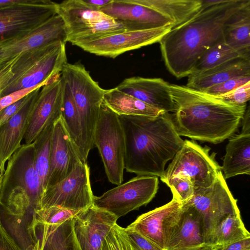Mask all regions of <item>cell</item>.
Returning <instances> with one entry per match:
<instances>
[{
	"instance_id": "cell-1",
	"label": "cell",
	"mask_w": 250,
	"mask_h": 250,
	"mask_svg": "<svg viewBox=\"0 0 250 250\" xmlns=\"http://www.w3.org/2000/svg\"><path fill=\"white\" fill-rule=\"evenodd\" d=\"M250 0H229L201 9L184 23L172 27L159 42L168 71L177 79L188 77L204 53L223 39L225 23Z\"/></svg>"
},
{
	"instance_id": "cell-2",
	"label": "cell",
	"mask_w": 250,
	"mask_h": 250,
	"mask_svg": "<svg viewBox=\"0 0 250 250\" xmlns=\"http://www.w3.org/2000/svg\"><path fill=\"white\" fill-rule=\"evenodd\" d=\"M172 121L179 136L220 143L237 131L247 105H236L186 85L169 83Z\"/></svg>"
},
{
	"instance_id": "cell-3",
	"label": "cell",
	"mask_w": 250,
	"mask_h": 250,
	"mask_svg": "<svg viewBox=\"0 0 250 250\" xmlns=\"http://www.w3.org/2000/svg\"><path fill=\"white\" fill-rule=\"evenodd\" d=\"M119 117L125 136V169L137 175L161 178L167 163L184 143L176 132L171 114Z\"/></svg>"
},
{
	"instance_id": "cell-4",
	"label": "cell",
	"mask_w": 250,
	"mask_h": 250,
	"mask_svg": "<svg viewBox=\"0 0 250 250\" xmlns=\"http://www.w3.org/2000/svg\"><path fill=\"white\" fill-rule=\"evenodd\" d=\"M7 161L0 185V206L36 226L43 190L35 166L34 142L22 144Z\"/></svg>"
},
{
	"instance_id": "cell-5",
	"label": "cell",
	"mask_w": 250,
	"mask_h": 250,
	"mask_svg": "<svg viewBox=\"0 0 250 250\" xmlns=\"http://www.w3.org/2000/svg\"><path fill=\"white\" fill-rule=\"evenodd\" d=\"M65 42H55L18 55L13 67L14 76L0 93V98L34 86L42 87L61 75L67 63Z\"/></svg>"
},
{
	"instance_id": "cell-6",
	"label": "cell",
	"mask_w": 250,
	"mask_h": 250,
	"mask_svg": "<svg viewBox=\"0 0 250 250\" xmlns=\"http://www.w3.org/2000/svg\"><path fill=\"white\" fill-rule=\"evenodd\" d=\"M61 76L68 84L76 104L82 130L80 158L86 162L94 146V134L103 102L104 90L90 75L84 66L80 63L67 62Z\"/></svg>"
},
{
	"instance_id": "cell-7",
	"label": "cell",
	"mask_w": 250,
	"mask_h": 250,
	"mask_svg": "<svg viewBox=\"0 0 250 250\" xmlns=\"http://www.w3.org/2000/svg\"><path fill=\"white\" fill-rule=\"evenodd\" d=\"M94 145L100 154L109 181L119 185L124 180L125 141L119 115L103 102L94 134Z\"/></svg>"
},
{
	"instance_id": "cell-8",
	"label": "cell",
	"mask_w": 250,
	"mask_h": 250,
	"mask_svg": "<svg viewBox=\"0 0 250 250\" xmlns=\"http://www.w3.org/2000/svg\"><path fill=\"white\" fill-rule=\"evenodd\" d=\"M185 203L200 215L205 243L208 246H212L214 231L221 221L229 214L240 213L237 200L229 190L222 171L210 187L194 188L193 196Z\"/></svg>"
},
{
	"instance_id": "cell-9",
	"label": "cell",
	"mask_w": 250,
	"mask_h": 250,
	"mask_svg": "<svg viewBox=\"0 0 250 250\" xmlns=\"http://www.w3.org/2000/svg\"><path fill=\"white\" fill-rule=\"evenodd\" d=\"M208 146L202 147L193 141L185 140L165 169L161 181L166 184L177 175L188 177L194 188H206L215 182L221 167L215 160V153L211 155Z\"/></svg>"
},
{
	"instance_id": "cell-10",
	"label": "cell",
	"mask_w": 250,
	"mask_h": 250,
	"mask_svg": "<svg viewBox=\"0 0 250 250\" xmlns=\"http://www.w3.org/2000/svg\"><path fill=\"white\" fill-rule=\"evenodd\" d=\"M58 3L26 0L0 8V46L33 30L57 15Z\"/></svg>"
},
{
	"instance_id": "cell-11",
	"label": "cell",
	"mask_w": 250,
	"mask_h": 250,
	"mask_svg": "<svg viewBox=\"0 0 250 250\" xmlns=\"http://www.w3.org/2000/svg\"><path fill=\"white\" fill-rule=\"evenodd\" d=\"M158 184L157 176L137 175L100 196L94 195L92 205L119 218L149 203L157 192Z\"/></svg>"
},
{
	"instance_id": "cell-12",
	"label": "cell",
	"mask_w": 250,
	"mask_h": 250,
	"mask_svg": "<svg viewBox=\"0 0 250 250\" xmlns=\"http://www.w3.org/2000/svg\"><path fill=\"white\" fill-rule=\"evenodd\" d=\"M93 196L89 167L86 162L81 161L64 179L45 188L40 208L59 206L80 211L92 205Z\"/></svg>"
},
{
	"instance_id": "cell-13",
	"label": "cell",
	"mask_w": 250,
	"mask_h": 250,
	"mask_svg": "<svg viewBox=\"0 0 250 250\" xmlns=\"http://www.w3.org/2000/svg\"><path fill=\"white\" fill-rule=\"evenodd\" d=\"M164 241V250H200L207 246L199 213L191 206L182 204L168 219Z\"/></svg>"
},
{
	"instance_id": "cell-14",
	"label": "cell",
	"mask_w": 250,
	"mask_h": 250,
	"mask_svg": "<svg viewBox=\"0 0 250 250\" xmlns=\"http://www.w3.org/2000/svg\"><path fill=\"white\" fill-rule=\"evenodd\" d=\"M171 26L140 30L125 31L100 39L75 43L84 51L114 59L126 52L159 42Z\"/></svg>"
},
{
	"instance_id": "cell-15",
	"label": "cell",
	"mask_w": 250,
	"mask_h": 250,
	"mask_svg": "<svg viewBox=\"0 0 250 250\" xmlns=\"http://www.w3.org/2000/svg\"><path fill=\"white\" fill-rule=\"evenodd\" d=\"M62 82L61 75L40 89L29 115L24 144L33 143L48 125L61 116Z\"/></svg>"
},
{
	"instance_id": "cell-16",
	"label": "cell",
	"mask_w": 250,
	"mask_h": 250,
	"mask_svg": "<svg viewBox=\"0 0 250 250\" xmlns=\"http://www.w3.org/2000/svg\"><path fill=\"white\" fill-rule=\"evenodd\" d=\"M100 11L121 23L126 31L173 26V22L161 13L130 0H112Z\"/></svg>"
},
{
	"instance_id": "cell-17",
	"label": "cell",
	"mask_w": 250,
	"mask_h": 250,
	"mask_svg": "<svg viewBox=\"0 0 250 250\" xmlns=\"http://www.w3.org/2000/svg\"><path fill=\"white\" fill-rule=\"evenodd\" d=\"M118 218L92 205L73 217L74 230L82 250H100L103 241Z\"/></svg>"
},
{
	"instance_id": "cell-18",
	"label": "cell",
	"mask_w": 250,
	"mask_h": 250,
	"mask_svg": "<svg viewBox=\"0 0 250 250\" xmlns=\"http://www.w3.org/2000/svg\"><path fill=\"white\" fill-rule=\"evenodd\" d=\"M81 161L61 116L53 124L46 188L64 179Z\"/></svg>"
},
{
	"instance_id": "cell-19",
	"label": "cell",
	"mask_w": 250,
	"mask_h": 250,
	"mask_svg": "<svg viewBox=\"0 0 250 250\" xmlns=\"http://www.w3.org/2000/svg\"><path fill=\"white\" fill-rule=\"evenodd\" d=\"M67 33L62 18L56 15L29 33L0 46L6 63L26 51L49 43L66 42Z\"/></svg>"
},
{
	"instance_id": "cell-20",
	"label": "cell",
	"mask_w": 250,
	"mask_h": 250,
	"mask_svg": "<svg viewBox=\"0 0 250 250\" xmlns=\"http://www.w3.org/2000/svg\"><path fill=\"white\" fill-rule=\"evenodd\" d=\"M169 83L161 78L132 77L124 80L116 88L166 112L174 111Z\"/></svg>"
},
{
	"instance_id": "cell-21",
	"label": "cell",
	"mask_w": 250,
	"mask_h": 250,
	"mask_svg": "<svg viewBox=\"0 0 250 250\" xmlns=\"http://www.w3.org/2000/svg\"><path fill=\"white\" fill-rule=\"evenodd\" d=\"M41 88L32 91L21 108L0 126V172L2 176L6 163L22 145L33 104Z\"/></svg>"
},
{
	"instance_id": "cell-22",
	"label": "cell",
	"mask_w": 250,
	"mask_h": 250,
	"mask_svg": "<svg viewBox=\"0 0 250 250\" xmlns=\"http://www.w3.org/2000/svg\"><path fill=\"white\" fill-rule=\"evenodd\" d=\"M182 205L173 198L166 205L141 214L127 227L164 250V231L167 222L170 215Z\"/></svg>"
},
{
	"instance_id": "cell-23",
	"label": "cell",
	"mask_w": 250,
	"mask_h": 250,
	"mask_svg": "<svg viewBox=\"0 0 250 250\" xmlns=\"http://www.w3.org/2000/svg\"><path fill=\"white\" fill-rule=\"evenodd\" d=\"M250 75V60L238 58L188 76L186 86L202 92L233 78Z\"/></svg>"
},
{
	"instance_id": "cell-24",
	"label": "cell",
	"mask_w": 250,
	"mask_h": 250,
	"mask_svg": "<svg viewBox=\"0 0 250 250\" xmlns=\"http://www.w3.org/2000/svg\"><path fill=\"white\" fill-rule=\"evenodd\" d=\"M223 39L244 58L250 60V1L226 21Z\"/></svg>"
},
{
	"instance_id": "cell-25",
	"label": "cell",
	"mask_w": 250,
	"mask_h": 250,
	"mask_svg": "<svg viewBox=\"0 0 250 250\" xmlns=\"http://www.w3.org/2000/svg\"><path fill=\"white\" fill-rule=\"evenodd\" d=\"M57 14L65 24L67 36L87 25L112 18L86 4L83 0L58 3Z\"/></svg>"
},
{
	"instance_id": "cell-26",
	"label": "cell",
	"mask_w": 250,
	"mask_h": 250,
	"mask_svg": "<svg viewBox=\"0 0 250 250\" xmlns=\"http://www.w3.org/2000/svg\"><path fill=\"white\" fill-rule=\"evenodd\" d=\"M225 179L250 174V134L230 137L221 167Z\"/></svg>"
},
{
	"instance_id": "cell-27",
	"label": "cell",
	"mask_w": 250,
	"mask_h": 250,
	"mask_svg": "<svg viewBox=\"0 0 250 250\" xmlns=\"http://www.w3.org/2000/svg\"><path fill=\"white\" fill-rule=\"evenodd\" d=\"M38 237L42 250H82L77 239L73 218L61 224H38Z\"/></svg>"
},
{
	"instance_id": "cell-28",
	"label": "cell",
	"mask_w": 250,
	"mask_h": 250,
	"mask_svg": "<svg viewBox=\"0 0 250 250\" xmlns=\"http://www.w3.org/2000/svg\"><path fill=\"white\" fill-rule=\"evenodd\" d=\"M161 13L173 23V27L189 20L202 7L201 0H130Z\"/></svg>"
},
{
	"instance_id": "cell-29",
	"label": "cell",
	"mask_w": 250,
	"mask_h": 250,
	"mask_svg": "<svg viewBox=\"0 0 250 250\" xmlns=\"http://www.w3.org/2000/svg\"><path fill=\"white\" fill-rule=\"evenodd\" d=\"M103 103L119 116L156 117L165 112L116 87L104 90Z\"/></svg>"
},
{
	"instance_id": "cell-30",
	"label": "cell",
	"mask_w": 250,
	"mask_h": 250,
	"mask_svg": "<svg viewBox=\"0 0 250 250\" xmlns=\"http://www.w3.org/2000/svg\"><path fill=\"white\" fill-rule=\"evenodd\" d=\"M62 79L61 116L70 138L80 155L82 148V130L79 113L70 88Z\"/></svg>"
},
{
	"instance_id": "cell-31",
	"label": "cell",
	"mask_w": 250,
	"mask_h": 250,
	"mask_svg": "<svg viewBox=\"0 0 250 250\" xmlns=\"http://www.w3.org/2000/svg\"><path fill=\"white\" fill-rule=\"evenodd\" d=\"M238 58L245 59L240 53L228 45L222 39L204 53L197 62L190 74L201 73Z\"/></svg>"
},
{
	"instance_id": "cell-32",
	"label": "cell",
	"mask_w": 250,
	"mask_h": 250,
	"mask_svg": "<svg viewBox=\"0 0 250 250\" xmlns=\"http://www.w3.org/2000/svg\"><path fill=\"white\" fill-rule=\"evenodd\" d=\"M124 26L113 18L94 23L67 36L66 42L72 44L100 39L125 31Z\"/></svg>"
},
{
	"instance_id": "cell-33",
	"label": "cell",
	"mask_w": 250,
	"mask_h": 250,
	"mask_svg": "<svg viewBox=\"0 0 250 250\" xmlns=\"http://www.w3.org/2000/svg\"><path fill=\"white\" fill-rule=\"evenodd\" d=\"M53 124L48 125L34 142L35 166L43 192L47 187Z\"/></svg>"
},
{
	"instance_id": "cell-34",
	"label": "cell",
	"mask_w": 250,
	"mask_h": 250,
	"mask_svg": "<svg viewBox=\"0 0 250 250\" xmlns=\"http://www.w3.org/2000/svg\"><path fill=\"white\" fill-rule=\"evenodd\" d=\"M240 214H229L216 227L213 234V245H223L250 237Z\"/></svg>"
},
{
	"instance_id": "cell-35",
	"label": "cell",
	"mask_w": 250,
	"mask_h": 250,
	"mask_svg": "<svg viewBox=\"0 0 250 250\" xmlns=\"http://www.w3.org/2000/svg\"><path fill=\"white\" fill-rule=\"evenodd\" d=\"M80 211L52 206L40 208L36 211L38 224L57 225L74 217Z\"/></svg>"
},
{
	"instance_id": "cell-36",
	"label": "cell",
	"mask_w": 250,
	"mask_h": 250,
	"mask_svg": "<svg viewBox=\"0 0 250 250\" xmlns=\"http://www.w3.org/2000/svg\"><path fill=\"white\" fill-rule=\"evenodd\" d=\"M100 250H133L125 228L117 224L104 239Z\"/></svg>"
},
{
	"instance_id": "cell-37",
	"label": "cell",
	"mask_w": 250,
	"mask_h": 250,
	"mask_svg": "<svg viewBox=\"0 0 250 250\" xmlns=\"http://www.w3.org/2000/svg\"><path fill=\"white\" fill-rule=\"evenodd\" d=\"M166 184L171 189L173 198L184 204L193 196L194 186L190 179L183 175H177L171 178Z\"/></svg>"
},
{
	"instance_id": "cell-38",
	"label": "cell",
	"mask_w": 250,
	"mask_h": 250,
	"mask_svg": "<svg viewBox=\"0 0 250 250\" xmlns=\"http://www.w3.org/2000/svg\"><path fill=\"white\" fill-rule=\"evenodd\" d=\"M250 82V75L232 78L223 83L213 85L204 92L217 97L226 94Z\"/></svg>"
},
{
	"instance_id": "cell-39",
	"label": "cell",
	"mask_w": 250,
	"mask_h": 250,
	"mask_svg": "<svg viewBox=\"0 0 250 250\" xmlns=\"http://www.w3.org/2000/svg\"><path fill=\"white\" fill-rule=\"evenodd\" d=\"M218 99L236 105H247L250 98V82L222 95L217 96Z\"/></svg>"
},
{
	"instance_id": "cell-40",
	"label": "cell",
	"mask_w": 250,
	"mask_h": 250,
	"mask_svg": "<svg viewBox=\"0 0 250 250\" xmlns=\"http://www.w3.org/2000/svg\"><path fill=\"white\" fill-rule=\"evenodd\" d=\"M133 250H164L135 230L125 228Z\"/></svg>"
},
{
	"instance_id": "cell-41",
	"label": "cell",
	"mask_w": 250,
	"mask_h": 250,
	"mask_svg": "<svg viewBox=\"0 0 250 250\" xmlns=\"http://www.w3.org/2000/svg\"><path fill=\"white\" fill-rule=\"evenodd\" d=\"M32 92L18 101L8 105L0 111V126L16 114L31 97Z\"/></svg>"
},
{
	"instance_id": "cell-42",
	"label": "cell",
	"mask_w": 250,
	"mask_h": 250,
	"mask_svg": "<svg viewBox=\"0 0 250 250\" xmlns=\"http://www.w3.org/2000/svg\"><path fill=\"white\" fill-rule=\"evenodd\" d=\"M213 250H250V237L223 245L212 246Z\"/></svg>"
},
{
	"instance_id": "cell-43",
	"label": "cell",
	"mask_w": 250,
	"mask_h": 250,
	"mask_svg": "<svg viewBox=\"0 0 250 250\" xmlns=\"http://www.w3.org/2000/svg\"><path fill=\"white\" fill-rule=\"evenodd\" d=\"M0 250H22L0 222Z\"/></svg>"
},
{
	"instance_id": "cell-44",
	"label": "cell",
	"mask_w": 250,
	"mask_h": 250,
	"mask_svg": "<svg viewBox=\"0 0 250 250\" xmlns=\"http://www.w3.org/2000/svg\"><path fill=\"white\" fill-rule=\"evenodd\" d=\"M18 57L11 61L6 65L0 70V93L5 84L14 76L13 65L17 60Z\"/></svg>"
},
{
	"instance_id": "cell-45",
	"label": "cell",
	"mask_w": 250,
	"mask_h": 250,
	"mask_svg": "<svg viewBox=\"0 0 250 250\" xmlns=\"http://www.w3.org/2000/svg\"><path fill=\"white\" fill-rule=\"evenodd\" d=\"M250 107L246 108V111L242 120V128L241 133L250 134Z\"/></svg>"
},
{
	"instance_id": "cell-46",
	"label": "cell",
	"mask_w": 250,
	"mask_h": 250,
	"mask_svg": "<svg viewBox=\"0 0 250 250\" xmlns=\"http://www.w3.org/2000/svg\"><path fill=\"white\" fill-rule=\"evenodd\" d=\"M84 2L92 8L100 11L104 6L110 3L112 0H83Z\"/></svg>"
},
{
	"instance_id": "cell-47",
	"label": "cell",
	"mask_w": 250,
	"mask_h": 250,
	"mask_svg": "<svg viewBox=\"0 0 250 250\" xmlns=\"http://www.w3.org/2000/svg\"><path fill=\"white\" fill-rule=\"evenodd\" d=\"M229 0H201V8L205 9L211 6L227 2Z\"/></svg>"
},
{
	"instance_id": "cell-48",
	"label": "cell",
	"mask_w": 250,
	"mask_h": 250,
	"mask_svg": "<svg viewBox=\"0 0 250 250\" xmlns=\"http://www.w3.org/2000/svg\"><path fill=\"white\" fill-rule=\"evenodd\" d=\"M26 0H0V8L24 2Z\"/></svg>"
},
{
	"instance_id": "cell-49",
	"label": "cell",
	"mask_w": 250,
	"mask_h": 250,
	"mask_svg": "<svg viewBox=\"0 0 250 250\" xmlns=\"http://www.w3.org/2000/svg\"><path fill=\"white\" fill-rule=\"evenodd\" d=\"M6 65H4V64L3 63V62L2 61L0 52V70H1L2 68H3Z\"/></svg>"
},
{
	"instance_id": "cell-50",
	"label": "cell",
	"mask_w": 250,
	"mask_h": 250,
	"mask_svg": "<svg viewBox=\"0 0 250 250\" xmlns=\"http://www.w3.org/2000/svg\"><path fill=\"white\" fill-rule=\"evenodd\" d=\"M200 250H213L212 246H207Z\"/></svg>"
},
{
	"instance_id": "cell-51",
	"label": "cell",
	"mask_w": 250,
	"mask_h": 250,
	"mask_svg": "<svg viewBox=\"0 0 250 250\" xmlns=\"http://www.w3.org/2000/svg\"><path fill=\"white\" fill-rule=\"evenodd\" d=\"M2 176H3L1 175V174L0 173V184H1V182L2 181Z\"/></svg>"
}]
</instances>
